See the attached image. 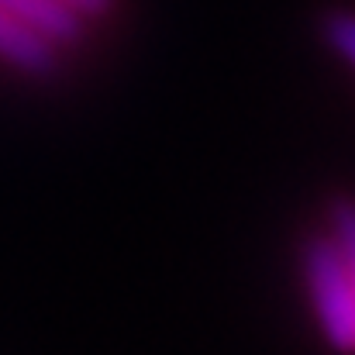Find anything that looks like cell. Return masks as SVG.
<instances>
[{"mask_svg": "<svg viewBox=\"0 0 355 355\" xmlns=\"http://www.w3.org/2000/svg\"><path fill=\"white\" fill-rule=\"evenodd\" d=\"M0 59L21 73L45 76L55 69V45L28 24H21L17 17H10L7 10H0Z\"/></svg>", "mask_w": 355, "mask_h": 355, "instance_id": "3957f363", "label": "cell"}, {"mask_svg": "<svg viewBox=\"0 0 355 355\" xmlns=\"http://www.w3.org/2000/svg\"><path fill=\"white\" fill-rule=\"evenodd\" d=\"M307 293L321 331L331 349L352 352L355 345V290H352V252L342 248L335 238H318L307 245L304 255Z\"/></svg>", "mask_w": 355, "mask_h": 355, "instance_id": "6da1fadb", "label": "cell"}, {"mask_svg": "<svg viewBox=\"0 0 355 355\" xmlns=\"http://www.w3.org/2000/svg\"><path fill=\"white\" fill-rule=\"evenodd\" d=\"M0 10H7L21 24H28L31 31H38L42 38H49L55 49L80 42L83 38V24H87L62 0H0Z\"/></svg>", "mask_w": 355, "mask_h": 355, "instance_id": "7a4b0ae2", "label": "cell"}, {"mask_svg": "<svg viewBox=\"0 0 355 355\" xmlns=\"http://www.w3.org/2000/svg\"><path fill=\"white\" fill-rule=\"evenodd\" d=\"M328 35H331V42L338 45V52L345 55V59H352L355 55V24L349 14H338L331 24H328Z\"/></svg>", "mask_w": 355, "mask_h": 355, "instance_id": "277c9868", "label": "cell"}, {"mask_svg": "<svg viewBox=\"0 0 355 355\" xmlns=\"http://www.w3.org/2000/svg\"><path fill=\"white\" fill-rule=\"evenodd\" d=\"M66 7H73L83 21L87 17H101V14H107L111 7H114V0H62Z\"/></svg>", "mask_w": 355, "mask_h": 355, "instance_id": "5b68a950", "label": "cell"}]
</instances>
